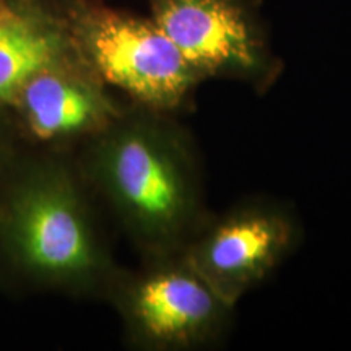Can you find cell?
I'll list each match as a JSON object with an SVG mask.
<instances>
[{"label":"cell","instance_id":"cell-1","mask_svg":"<svg viewBox=\"0 0 351 351\" xmlns=\"http://www.w3.org/2000/svg\"><path fill=\"white\" fill-rule=\"evenodd\" d=\"M82 176L143 258L182 252L210 217L195 148L173 114L125 109L90 138Z\"/></svg>","mask_w":351,"mask_h":351},{"label":"cell","instance_id":"cell-2","mask_svg":"<svg viewBox=\"0 0 351 351\" xmlns=\"http://www.w3.org/2000/svg\"><path fill=\"white\" fill-rule=\"evenodd\" d=\"M82 178L64 160L33 158L0 182V258L26 283L108 295L121 269L96 225Z\"/></svg>","mask_w":351,"mask_h":351},{"label":"cell","instance_id":"cell-3","mask_svg":"<svg viewBox=\"0 0 351 351\" xmlns=\"http://www.w3.org/2000/svg\"><path fill=\"white\" fill-rule=\"evenodd\" d=\"M65 23L83 62L135 106L176 114L204 82L152 19L78 3Z\"/></svg>","mask_w":351,"mask_h":351},{"label":"cell","instance_id":"cell-4","mask_svg":"<svg viewBox=\"0 0 351 351\" xmlns=\"http://www.w3.org/2000/svg\"><path fill=\"white\" fill-rule=\"evenodd\" d=\"M106 296L119 311L130 343L150 351L212 345L234 311L182 252L143 258L135 271L121 270Z\"/></svg>","mask_w":351,"mask_h":351},{"label":"cell","instance_id":"cell-5","mask_svg":"<svg viewBox=\"0 0 351 351\" xmlns=\"http://www.w3.org/2000/svg\"><path fill=\"white\" fill-rule=\"evenodd\" d=\"M300 241L295 215L274 200L241 202L208 217L182 254L231 306L265 282Z\"/></svg>","mask_w":351,"mask_h":351},{"label":"cell","instance_id":"cell-6","mask_svg":"<svg viewBox=\"0 0 351 351\" xmlns=\"http://www.w3.org/2000/svg\"><path fill=\"white\" fill-rule=\"evenodd\" d=\"M152 20L207 80L265 86L275 77L262 34L241 0H150Z\"/></svg>","mask_w":351,"mask_h":351},{"label":"cell","instance_id":"cell-7","mask_svg":"<svg viewBox=\"0 0 351 351\" xmlns=\"http://www.w3.org/2000/svg\"><path fill=\"white\" fill-rule=\"evenodd\" d=\"M8 108L39 142L91 138L125 111L82 59L38 72Z\"/></svg>","mask_w":351,"mask_h":351},{"label":"cell","instance_id":"cell-8","mask_svg":"<svg viewBox=\"0 0 351 351\" xmlns=\"http://www.w3.org/2000/svg\"><path fill=\"white\" fill-rule=\"evenodd\" d=\"M80 59L67 23L36 5L0 0V106L41 70Z\"/></svg>","mask_w":351,"mask_h":351},{"label":"cell","instance_id":"cell-9","mask_svg":"<svg viewBox=\"0 0 351 351\" xmlns=\"http://www.w3.org/2000/svg\"><path fill=\"white\" fill-rule=\"evenodd\" d=\"M2 124V122H0ZM3 153H5V134H3L2 125H0V161H2Z\"/></svg>","mask_w":351,"mask_h":351}]
</instances>
